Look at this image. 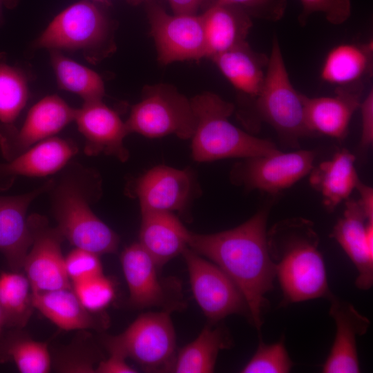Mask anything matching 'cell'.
Listing matches in <instances>:
<instances>
[{"mask_svg": "<svg viewBox=\"0 0 373 373\" xmlns=\"http://www.w3.org/2000/svg\"><path fill=\"white\" fill-rule=\"evenodd\" d=\"M269 210L258 211L242 224L211 234L190 231L188 247L210 259L242 294L254 325H262L265 295L273 289L275 269L269 257L266 226Z\"/></svg>", "mask_w": 373, "mask_h": 373, "instance_id": "obj_1", "label": "cell"}, {"mask_svg": "<svg viewBox=\"0 0 373 373\" xmlns=\"http://www.w3.org/2000/svg\"><path fill=\"white\" fill-rule=\"evenodd\" d=\"M267 243L286 303L331 296L319 237L311 221H280L267 232Z\"/></svg>", "mask_w": 373, "mask_h": 373, "instance_id": "obj_2", "label": "cell"}, {"mask_svg": "<svg viewBox=\"0 0 373 373\" xmlns=\"http://www.w3.org/2000/svg\"><path fill=\"white\" fill-rule=\"evenodd\" d=\"M99 180L80 166L67 169L57 180L52 179L50 193L57 228L75 247L97 255L116 252L119 239L91 209L97 198Z\"/></svg>", "mask_w": 373, "mask_h": 373, "instance_id": "obj_3", "label": "cell"}, {"mask_svg": "<svg viewBox=\"0 0 373 373\" xmlns=\"http://www.w3.org/2000/svg\"><path fill=\"white\" fill-rule=\"evenodd\" d=\"M196 118L191 153L197 162L247 158L279 151L271 141L253 136L231 124L234 106L205 92L191 99Z\"/></svg>", "mask_w": 373, "mask_h": 373, "instance_id": "obj_4", "label": "cell"}, {"mask_svg": "<svg viewBox=\"0 0 373 373\" xmlns=\"http://www.w3.org/2000/svg\"><path fill=\"white\" fill-rule=\"evenodd\" d=\"M304 96L292 86L278 38L274 37L264 84L255 106L261 119L293 145L300 137L311 134L305 124Z\"/></svg>", "mask_w": 373, "mask_h": 373, "instance_id": "obj_5", "label": "cell"}, {"mask_svg": "<svg viewBox=\"0 0 373 373\" xmlns=\"http://www.w3.org/2000/svg\"><path fill=\"white\" fill-rule=\"evenodd\" d=\"M125 124L128 134L137 133L151 138L173 134L189 139L195 132L196 118L191 100L175 88L159 84L146 88Z\"/></svg>", "mask_w": 373, "mask_h": 373, "instance_id": "obj_6", "label": "cell"}, {"mask_svg": "<svg viewBox=\"0 0 373 373\" xmlns=\"http://www.w3.org/2000/svg\"><path fill=\"white\" fill-rule=\"evenodd\" d=\"M171 313L162 309L144 313L124 332L109 337L146 372H172L176 336Z\"/></svg>", "mask_w": 373, "mask_h": 373, "instance_id": "obj_7", "label": "cell"}, {"mask_svg": "<svg viewBox=\"0 0 373 373\" xmlns=\"http://www.w3.org/2000/svg\"><path fill=\"white\" fill-rule=\"evenodd\" d=\"M108 19L95 3L82 0L59 13L35 41L36 48L82 50L86 57L107 41Z\"/></svg>", "mask_w": 373, "mask_h": 373, "instance_id": "obj_8", "label": "cell"}, {"mask_svg": "<svg viewBox=\"0 0 373 373\" xmlns=\"http://www.w3.org/2000/svg\"><path fill=\"white\" fill-rule=\"evenodd\" d=\"M120 261L131 307H159L171 312L184 308L180 283L173 278L160 276L159 267L139 242L126 247Z\"/></svg>", "mask_w": 373, "mask_h": 373, "instance_id": "obj_9", "label": "cell"}, {"mask_svg": "<svg viewBox=\"0 0 373 373\" xmlns=\"http://www.w3.org/2000/svg\"><path fill=\"white\" fill-rule=\"evenodd\" d=\"M198 305L213 324L234 314H247L246 301L231 278L216 265L189 247L182 253Z\"/></svg>", "mask_w": 373, "mask_h": 373, "instance_id": "obj_10", "label": "cell"}, {"mask_svg": "<svg viewBox=\"0 0 373 373\" xmlns=\"http://www.w3.org/2000/svg\"><path fill=\"white\" fill-rule=\"evenodd\" d=\"M314 158L315 153L307 150L247 157L233 168L231 178L248 190L276 193L309 174Z\"/></svg>", "mask_w": 373, "mask_h": 373, "instance_id": "obj_11", "label": "cell"}, {"mask_svg": "<svg viewBox=\"0 0 373 373\" xmlns=\"http://www.w3.org/2000/svg\"><path fill=\"white\" fill-rule=\"evenodd\" d=\"M147 14L161 64L205 58L201 15H169L155 3L149 4Z\"/></svg>", "mask_w": 373, "mask_h": 373, "instance_id": "obj_12", "label": "cell"}, {"mask_svg": "<svg viewBox=\"0 0 373 373\" xmlns=\"http://www.w3.org/2000/svg\"><path fill=\"white\" fill-rule=\"evenodd\" d=\"M76 109L57 95H48L28 111L19 128L12 125L0 126V150L10 160L35 144L55 136L73 122Z\"/></svg>", "mask_w": 373, "mask_h": 373, "instance_id": "obj_13", "label": "cell"}, {"mask_svg": "<svg viewBox=\"0 0 373 373\" xmlns=\"http://www.w3.org/2000/svg\"><path fill=\"white\" fill-rule=\"evenodd\" d=\"M33 239L23 267L32 293L72 287L61 251L64 237L57 227L48 226L42 216H29Z\"/></svg>", "mask_w": 373, "mask_h": 373, "instance_id": "obj_14", "label": "cell"}, {"mask_svg": "<svg viewBox=\"0 0 373 373\" xmlns=\"http://www.w3.org/2000/svg\"><path fill=\"white\" fill-rule=\"evenodd\" d=\"M194 179L187 169L157 166L131 182L128 193L136 197L141 213L181 211L192 198Z\"/></svg>", "mask_w": 373, "mask_h": 373, "instance_id": "obj_15", "label": "cell"}, {"mask_svg": "<svg viewBox=\"0 0 373 373\" xmlns=\"http://www.w3.org/2000/svg\"><path fill=\"white\" fill-rule=\"evenodd\" d=\"M74 122L85 138L86 155L105 154L122 162L128 160L129 153L124 145L128 135L125 122L102 100L84 102L82 108L76 109Z\"/></svg>", "mask_w": 373, "mask_h": 373, "instance_id": "obj_16", "label": "cell"}, {"mask_svg": "<svg viewBox=\"0 0 373 373\" xmlns=\"http://www.w3.org/2000/svg\"><path fill=\"white\" fill-rule=\"evenodd\" d=\"M52 179L30 192L0 196V252L12 270L23 267L32 242V229L27 211L32 202L47 192Z\"/></svg>", "mask_w": 373, "mask_h": 373, "instance_id": "obj_17", "label": "cell"}, {"mask_svg": "<svg viewBox=\"0 0 373 373\" xmlns=\"http://www.w3.org/2000/svg\"><path fill=\"white\" fill-rule=\"evenodd\" d=\"M78 148L70 140L54 136L41 141L6 162H0V190L8 189L19 176L44 177L69 164Z\"/></svg>", "mask_w": 373, "mask_h": 373, "instance_id": "obj_18", "label": "cell"}, {"mask_svg": "<svg viewBox=\"0 0 373 373\" xmlns=\"http://www.w3.org/2000/svg\"><path fill=\"white\" fill-rule=\"evenodd\" d=\"M363 82L336 86L334 96H304L305 119L311 134L318 133L336 139L347 134L351 117L359 108Z\"/></svg>", "mask_w": 373, "mask_h": 373, "instance_id": "obj_19", "label": "cell"}, {"mask_svg": "<svg viewBox=\"0 0 373 373\" xmlns=\"http://www.w3.org/2000/svg\"><path fill=\"white\" fill-rule=\"evenodd\" d=\"M329 314L336 323V333L323 372H360L356 339L366 332L370 321L352 305L332 296Z\"/></svg>", "mask_w": 373, "mask_h": 373, "instance_id": "obj_20", "label": "cell"}, {"mask_svg": "<svg viewBox=\"0 0 373 373\" xmlns=\"http://www.w3.org/2000/svg\"><path fill=\"white\" fill-rule=\"evenodd\" d=\"M205 58L227 51L245 41L253 26L251 17L241 8L213 0L201 15Z\"/></svg>", "mask_w": 373, "mask_h": 373, "instance_id": "obj_21", "label": "cell"}, {"mask_svg": "<svg viewBox=\"0 0 373 373\" xmlns=\"http://www.w3.org/2000/svg\"><path fill=\"white\" fill-rule=\"evenodd\" d=\"M189 234L173 213H142L138 242L159 268L189 247Z\"/></svg>", "mask_w": 373, "mask_h": 373, "instance_id": "obj_22", "label": "cell"}, {"mask_svg": "<svg viewBox=\"0 0 373 373\" xmlns=\"http://www.w3.org/2000/svg\"><path fill=\"white\" fill-rule=\"evenodd\" d=\"M367 222L358 200L348 198L343 216L332 233L356 266L358 273L356 285L362 289L370 288L373 283V253L365 240Z\"/></svg>", "mask_w": 373, "mask_h": 373, "instance_id": "obj_23", "label": "cell"}, {"mask_svg": "<svg viewBox=\"0 0 373 373\" xmlns=\"http://www.w3.org/2000/svg\"><path fill=\"white\" fill-rule=\"evenodd\" d=\"M211 59L236 90L256 99L265 78L267 55L253 50L245 41Z\"/></svg>", "mask_w": 373, "mask_h": 373, "instance_id": "obj_24", "label": "cell"}, {"mask_svg": "<svg viewBox=\"0 0 373 373\" xmlns=\"http://www.w3.org/2000/svg\"><path fill=\"white\" fill-rule=\"evenodd\" d=\"M356 157L347 149L336 153L310 171L309 183L323 196L327 209L333 211L349 198L360 180L354 166Z\"/></svg>", "mask_w": 373, "mask_h": 373, "instance_id": "obj_25", "label": "cell"}, {"mask_svg": "<svg viewBox=\"0 0 373 373\" xmlns=\"http://www.w3.org/2000/svg\"><path fill=\"white\" fill-rule=\"evenodd\" d=\"M32 303L35 309L64 330L104 327L83 306L72 287L33 293Z\"/></svg>", "mask_w": 373, "mask_h": 373, "instance_id": "obj_26", "label": "cell"}, {"mask_svg": "<svg viewBox=\"0 0 373 373\" xmlns=\"http://www.w3.org/2000/svg\"><path fill=\"white\" fill-rule=\"evenodd\" d=\"M373 42L363 44H341L333 47L322 65L321 79L343 86L363 82L372 71Z\"/></svg>", "mask_w": 373, "mask_h": 373, "instance_id": "obj_27", "label": "cell"}, {"mask_svg": "<svg viewBox=\"0 0 373 373\" xmlns=\"http://www.w3.org/2000/svg\"><path fill=\"white\" fill-rule=\"evenodd\" d=\"M231 340L224 327L206 325L192 342L175 356L172 372L210 373L214 370L219 352L229 348Z\"/></svg>", "mask_w": 373, "mask_h": 373, "instance_id": "obj_28", "label": "cell"}, {"mask_svg": "<svg viewBox=\"0 0 373 373\" xmlns=\"http://www.w3.org/2000/svg\"><path fill=\"white\" fill-rule=\"evenodd\" d=\"M50 61L61 89L80 96L85 102L102 100L104 84L98 73L64 55L50 50Z\"/></svg>", "mask_w": 373, "mask_h": 373, "instance_id": "obj_29", "label": "cell"}, {"mask_svg": "<svg viewBox=\"0 0 373 373\" xmlns=\"http://www.w3.org/2000/svg\"><path fill=\"white\" fill-rule=\"evenodd\" d=\"M32 295L25 274L15 270L0 274V307L6 327L20 329L27 324L35 309Z\"/></svg>", "mask_w": 373, "mask_h": 373, "instance_id": "obj_30", "label": "cell"}, {"mask_svg": "<svg viewBox=\"0 0 373 373\" xmlns=\"http://www.w3.org/2000/svg\"><path fill=\"white\" fill-rule=\"evenodd\" d=\"M0 360L12 361L21 373H48L51 369L47 344L26 336L7 338L0 347Z\"/></svg>", "mask_w": 373, "mask_h": 373, "instance_id": "obj_31", "label": "cell"}, {"mask_svg": "<svg viewBox=\"0 0 373 373\" xmlns=\"http://www.w3.org/2000/svg\"><path fill=\"white\" fill-rule=\"evenodd\" d=\"M28 99V81L19 68L0 61V122L12 125Z\"/></svg>", "mask_w": 373, "mask_h": 373, "instance_id": "obj_32", "label": "cell"}, {"mask_svg": "<svg viewBox=\"0 0 373 373\" xmlns=\"http://www.w3.org/2000/svg\"><path fill=\"white\" fill-rule=\"evenodd\" d=\"M72 288L83 306L92 313L104 310L115 295L113 283L103 274L72 283Z\"/></svg>", "mask_w": 373, "mask_h": 373, "instance_id": "obj_33", "label": "cell"}, {"mask_svg": "<svg viewBox=\"0 0 373 373\" xmlns=\"http://www.w3.org/2000/svg\"><path fill=\"white\" fill-rule=\"evenodd\" d=\"M292 361L283 341L267 345L262 342L242 368L243 373H287L292 367Z\"/></svg>", "mask_w": 373, "mask_h": 373, "instance_id": "obj_34", "label": "cell"}, {"mask_svg": "<svg viewBox=\"0 0 373 373\" xmlns=\"http://www.w3.org/2000/svg\"><path fill=\"white\" fill-rule=\"evenodd\" d=\"M302 10L298 20L305 26L309 17L316 12L323 14L326 19L333 25L345 22L351 15V0H300Z\"/></svg>", "mask_w": 373, "mask_h": 373, "instance_id": "obj_35", "label": "cell"}, {"mask_svg": "<svg viewBox=\"0 0 373 373\" xmlns=\"http://www.w3.org/2000/svg\"><path fill=\"white\" fill-rule=\"evenodd\" d=\"M65 268L71 284L103 274L99 255L77 247L65 257Z\"/></svg>", "mask_w": 373, "mask_h": 373, "instance_id": "obj_36", "label": "cell"}, {"mask_svg": "<svg viewBox=\"0 0 373 373\" xmlns=\"http://www.w3.org/2000/svg\"><path fill=\"white\" fill-rule=\"evenodd\" d=\"M219 2L237 6L251 17H255L269 21L280 20L286 11L287 0H216Z\"/></svg>", "mask_w": 373, "mask_h": 373, "instance_id": "obj_37", "label": "cell"}, {"mask_svg": "<svg viewBox=\"0 0 373 373\" xmlns=\"http://www.w3.org/2000/svg\"><path fill=\"white\" fill-rule=\"evenodd\" d=\"M104 343L110 356L107 359L102 360L95 368L97 373H135L136 370L131 367L126 361L127 358L123 350L115 344L109 337L106 336Z\"/></svg>", "mask_w": 373, "mask_h": 373, "instance_id": "obj_38", "label": "cell"}, {"mask_svg": "<svg viewBox=\"0 0 373 373\" xmlns=\"http://www.w3.org/2000/svg\"><path fill=\"white\" fill-rule=\"evenodd\" d=\"M362 131L360 147L365 150L373 142V90L371 89L365 98L361 102Z\"/></svg>", "mask_w": 373, "mask_h": 373, "instance_id": "obj_39", "label": "cell"}, {"mask_svg": "<svg viewBox=\"0 0 373 373\" xmlns=\"http://www.w3.org/2000/svg\"><path fill=\"white\" fill-rule=\"evenodd\" d=\"M358 191L359 204L367 218V222H373V189L371 186L358 181L356 186Z\"/></svg>", "mask_w": 373, "mask_h": 373, "instance_id": "obj_40", "label": "cell"}, {"mask_svg": "<svg viewBox=\"0 0 373 373\" xmlns=\"http://www.w3.org/2000/svg\"><path fill=\"white\" fill-rule=\"evenodd\" d=\"M175 15H196L204 0H168Z\"/></svg>", "mask_w": 373, "mask_h": 373, "instance_id": "obj_41", "label": "cell"}, {"mask_svg": "<svg viewBox=\"0 0 373 373\" xmlns=\"http://www.w3.org/2000/svg\"><path fill=\"white\" fill-rule=\"evenodd\" d=\"M19 0H0V26L3 23V8L12 9L19 3Z\"/></svg>", "mask_w": 373, "mask_h": 373, "instance_id": "obj_42", "label": "cell"}, {"mask_svg": "<svg viewBox=\"0 0 373 373\" xmlns=\"http://www.w3.org/2000/svg\"><path fill=\"white\" fill-rule=\"evenodd\" d=\"M5 327H6V324H5L3 315L2 311H1V307H0V336H1L3 328Z\"/></svg>", "mask_w": 373, "mask_h": 373, "instance_id": "obj_43", "label": "cell"}]
</instances>
